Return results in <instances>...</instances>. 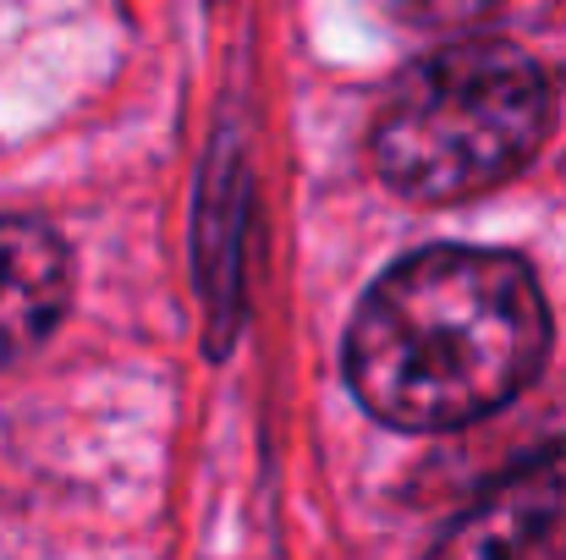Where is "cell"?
<instances>
[{
  "label": "cell",
  "instance_id": "obj_1",
  "mask_svg": "<svg viewBox=\"0 0 566 560\" xmlns=\"http://www.w3.org/2000/svg\"><path fill=\"white\" fill-rule=\"evenodd\" d=\"M551 352L534 270L495 247H423L369 286L347 330V384L390 429L434 434L506 406Z\"/></svg>",
  "mask_w": 566,
  "mask_h": 560
},
{
  "label": "cell",
  "instance_id": "obj_2",
  "mask_svg": "<svg viewBox=\"0 0 566 560\" xmlns=\"http://www.w3.org/2000/svg\"><path fill=\"white\" fill-rule=\"evenodd\" d=\"M551 127V83L506 39H457L412 61L369 133L375 171L412 203H457L517 177Z\"/></svg>",
  "mask_w": 566,
  "mask_h": 560
},
{
  "label": "cell",
  "instance_id": "obj_3",
  "mask_svg": "<svg viewBox=\"0 0 566 560\" xmlns=\"http://www.w3.org/2000/svg\"><path fill=\"white\" fill-rule=\"evenodd\" d=\"M423 560H566V445L495 478Z\"/></svg>",
  "mask_w": 566,
  "mask_h": 560
},
{
  "label": "cell",
  "instance_id": "obj_4",
  "mask_svg": "<svg viewBox=\"0 0 566 560\" xmlns=\"http://www.w3.org/2000/svg\"><path fill=\"white\" fill-rule=\"evenodd\" d=\"M72 303V253L39 220H0V369L50 341Z\"/></svg>",
  "mask_w": 566,
  "mask_h": 560
}]
</instances>
